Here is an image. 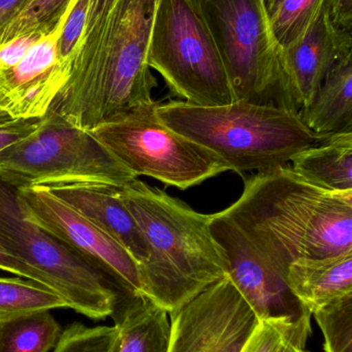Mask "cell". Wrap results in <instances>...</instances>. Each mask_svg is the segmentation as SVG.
Listing matches in <instances>:
<instances>
[{
  "instance_id": "cell-16",
  "label": "cell",
  "mask_w": 352,
  "mask_h": 352,
  "mask_svg": "<svg viewBox=\"0 0 352 352\" xmlns=\"http://www.w3.org/2000/svg\"><path fill=\"white\" fill-rule=\"evenodd\" d=\"M287 283L310 314L352 294V252L322 258H302L287 268Z\"/></svg>"
},
{
  "instance_id": "cell-15",
  "label": "cell",
  "mask_w": 352,
  "mask_h": 352,
  "mask_svg": "<svg viewBox=\"0 0 352 352\" xmlns=\"http://www.w3.org/2000/svg\"><path fill=\"white\" fill-rule=\"evenodd\" d=\"M119 242L138 267L148 256V248L136 219L119 194L109 184H63L45 188Z\"/></svg>"
},
{
  "instance_id": "cell-11",
  "label": "cell",
  "mask_w": 352,
  "mask_h": 352,
  "mask_svg": "<svg viewBox=\"0 0 352 352\" xmlns=\"http://www.w3.org/2000/svg\"><path fill=\"white\" fill-rule=\"evenodd\" d=\"M17 196L29 219L59 238L103 273L122 295L143 297L140 267L119 242L48 188H17Z\"/></svg>"
},
{
  "instance_id": "cell-19",
  "label": "cell",
  "mask_w": 352,
  "mask_h": 352,
  "mask_svg": "<svg viewBox=\"0 0 352 352\" xmlns=\"http://www.w3.org/2000/svg\"><path fill=\"white\" fill-rule=\"evenodd\" d=\"M300 116L318 134L352 129V53L331 68L315 98Z\"/></svg>"
},
{
  "instance_id": "cell-7",
  "label": "cell",
  "mask_w": 352,
  "mask_h": 352,
  "mask_svg": "<svg viewBox=\"0 0 352 352\" xmlns=\"http://www.w3.org/2000/svg\"><path fill=\"white\" fill-rule=\"evenodd\" d=\"M0 244L39 271L68 308L94 320L113 316L124 297L101 271L27 217L17 188L0 180Z\"/></svg>"
},
{
  "instance_id": "cell-31",
  "label": "cell",
  "mask_w": 352,
  "mask_h": 352,
  "mask_svg": "<svg viewBox=\"0 0 352 352\" xmlns=\"http://www.w3.org/2000/svg\"><path fill=\"white\" fill-rule=\"evenodd\" d=\"M327 14L335 26L352 32V0H328Z\"/></svg>"
},
{
  "instance_id": "cell-14",
  "label": "cell",
  "mask_w": 352,
  "mask_h": 352,
  "mask_svg": "<svg viewBox=\"0 0 352 352\" xmlns=\"http://www.w3.org/2000/svg\"><path fill=\"white\" fill-rule=\"evenodd\" d=\"M59 30L41 37L12 67L0 69V111L12 118H41L48 113L70 66L58 54Z\"/></svg>"
},
{
  "instance_id": "cell-27",
  "label": "cell",
  "mask_w": 352,
  "mask_h": 352,
  "mask_svg": "<svg viewBox=\"0 0 352 352\" xmlns=\"http://www.w3.org/2000/svg\"><path fill=\"white\" fill-rule=\"evenodd\" d=\"M90 0H72L63 24L60 27L57 38V49L60 59L70 63L76 52L88 20Z\"/></svg>"
},
{
  "instance_id": "cell-2",
  "label": "cell",
  "mask_w": 352,
  "mask_h": 352,
  "mask_svg": "<svg viewBox=\"0 0 352 352\" xmlns=\"http://www.w3.org/2000/svg\"><path fill=\"white\" fill-rule=\"evenodd\" d=\"M223 212L287 267L352 252V192L313 186L289 164L247 178L240 198Z\"/></svg>"
},
{
  "instance_id": "cell-10",
  "label": "cell",
  "mask_w": 352,
  "mask_h": 352,
  "mask_svg": "<svg viewBox=\"0 0 352 352\" xmlns=\"http://www.w3.org/2000/svg\"><path fill=\"white\" fill-rule=\"evenodd\" d=\"M227 276L260 322H280L311 334V314L291 292L287 268L262 252L223 211L211 214Z\"/></svg>"
},
{
  "instance_id": "cell-34",
  "label": "cell",
  "mask_w": 352,
  "mask_h": 352,
  "mask_svg": "<svg viewBox=\"0 0 352 352\" xmlns=\"http://www.w3.org/2000/svg\"><path fill=\"white\" fill-rule=\"evenodd\" d=\"M282 0H264L265 6H266L267 12H268L269 16H273L278 8L279 4L281 3Z\"/></svg>"
},
{
  "instance_id": "cell-6",
  "label": "cell",
  "mask_w": 352,
  "mask_h": 352,
  "mask_svg": "<svg viewBox=\"0 0 352 352\" xmlns=\"http://www.w3.org/2000/svg\"><path fill=\"white\" fill-rule=\"evenodd\" d=\"M136 178L91 132L51 111L34 133L0 153V180L17 188L90 184L122 186Z\"/></svg>"
},
{
  "instance_id": "cell-22",
  "label": "cell",
  "mask_w": 352,
  "mask_h": 352,
  "mask_svg": "<svg viewBox=\"0 0 352 352\" xmlns=\"http://www.w3.org/2000/svg\"><path fill=\"white\" fill-rule=\"evenodd\" d=\"M328 0H282L271 16V26L281 47L303 36L327 12Z\"/></svg>"
},
{
  "instance_id": "cell-36",
  "label": "cell",
  "mask_w": 352,
  "mask_h": 352,
  "mask_svg": "<svg viewBox=\"0 0 352 352\" xmlns=\"http://www.w3.org/2000/svg\"><path fill=\"white\" fill-rule=\"evenodd\" d=\"M8 115V113H4V111H0V117H2V116Z\"/></svg>"
},
{
  "instance_id": "cell-13",
  "label": "cell",
  "mask_w": 352,
  "mask_h": 352,
  "mask_svg": "<svg viewBox=\"0 0 352 352\" xmlns=\"http://www.w3.org/2000/svg\"><path fill=\"white\" fill-rule=\"evenodd\" d=\"M352 53V32L335 26L324 12L297 41L280 47L272 95L300 113L315 98L331 68Z\"/></svg>"
},
{
  "instance_id": "cell-21",
  "label": "cell",
  "mask_w": 352,
  "mask_h": 352,
  "mask_svg": "<svg viewBox=\"0 0 352 352\" xmlns=\"http://www.w3.org/2000/svg\"><path fill=\"white\" fill-rule=\"evenodd\" d=\"M60 308H68L65 301L49 287L29 279L0 277V322Z\"/></svg>"
},
{
  "instance_id": "cell-4",
  "label": "cell",
  "mask_w": 352,
  "mask_h": 352,
  "mask_svg": "<svg viewBox=\"0 0 352 352\" xmlns=\"http://www.w3.org/2000/svg\"><path fill=\"white\" fill-rule=\"evenodd\" d=\"M156 111L165 125L212 151L238 173L289 165L298 153L330 135L315 133L300 113L272 103L238 100L198 107L171 100L157 103Z\"/></svg>"
},
{
  "instance_id": "cell-5",
  "label": "cell",
  "mask_w": 352,
  "mask_h": 352,
  "mask_svg": "<svg viewBox=\"0 0 352 352\" xmlns=\"http://www.w3.org/2000/svg\"><path fill=\"white\" fill-rule=\"evenodd\" d=\"M147 60L172 93L185 102L217 107L235 101L222 56L200 0H158Z\"/></svg>"
},
{
  "instance_id": "cell-30",
  "label": "cell",
  "mask_w": 352,
  "mask_h": 352,
  "mask_svg": "<svg viewBox=\"0 0 352 352\" xmlns=\"http://www.w3.org/2000/svg\"><path fill=\"white\" fill-rule=\"evenodd\" d=\"M0 269L6 271V272L18 275V276L23 277V278L35 281V283L45 285V287L50 289L47 279L39 271L35 270L32 267L21 261L20 258L12 256L1 244H0Z\"/></svg>"
},
{
  "instance_id": "cell-23",
  "label": "cell",
  "mask_w": 352,
  "mask_h": 352,
  "mask_svg": "<svg viewBox=\"0 0 352 352\" xmlns=\"http://www.w3.org/2000/svg\"><path fill=\"white\" fill-rule=\"evenodd\" d=\"M72 0H31L22 14L8 27L1 43L22 35L45 36L63 24Z\"/></svg>"
},
{
  "instance_id": "cell-33",
  "label": "cell",
  "mask_w": 352,
  "mask_h": 352,
  "mask_svg": "<svg viewBox=\"0 0 352 352\" xmlns=\"http://www.w3.org/2000/svg\"><path fill=\"white\" fill-rule=\"evenodd\" d=\"M118 0H90L89 3L88 20H87L86 30L103 18L115 6ZM84 32V33H85Z\"/></svg>"
},
{
  "instance_id": "cell-17",
  "label": "cell",
  "mask_w": 352,
  "mask_h": 352,
  "mask_svg": "<svg viewBox=\"0 0 352 352\" xmlns=\"http://www.w3.org/2000/svg\"><path fill=\"white\" fill-rule=\"evenodd\" d=\"M112 318L117 330L111 352H167L169 314L145 297H123Z\"/></svg>"
},
{
  "instance_id": "cell-20",
  "label": "cell",
  "mask_w": 352,
  "mask_h": 352,
  "mask_svg": "<svg viewBox=\"0 0 352 352\" xmlns=\"http://www.w3.org/2000/svg\"><path fill=\"white\" fill-rule=\"evenodd\" d=\"M51 311H39L0 322V352H50L61 338Z\"/></svg>"
},
{
  "instance_id": "cell-26",
  "label": "cell",
  "mask_w": 352,
  "mask_h": 352,
  "mask_svg": "<svg viewBox=\"0 0 352 352\" xmlns=\"http://www.w3.org/2000/svg\"><path fill=\"white\" fill-rule=\"evenodd\" d=\"M310 333L280 322H260L243 352H282L289 344L305 347Z\"/></svg>"
},
{
  "instance_id": "cell-24",
  "label": "cell",
  "mask_w": 352,
  "mask_h": 352,
  "mask_svg": "<svg viewBox=\"0 0 352 352\" xmlns=\"http://www.w3.org/2000/svg\"><path fill=\"white\" fill-rule=\"evenodd\" d=\"M322 335L326 352H352V294L312 312Z\"/></svg>"
},
{
  "instance_id": "cell-29",
  "label": "cell",
  "mask_w": 352,
  "mask_h": 352,
  "mask_svg": "<svg viewBox=\"0 0 352 352\" xmlns=\"http://www.w3.org/2000/svg\"><path fill=\"white\" fill-rule=\"evenodd\" d=\"M41 35H22L0 45V69H6L18 63L31 47L41 38Z\"/></svg>"
},
{
  "instance_id": "cell-25",
  "label": "cell",
  "mask_w": 352,
  "mask_h": 352,
  "mask_svg": "<svg viewBox=\"0 0 352 352\" xmlns=\"http://www.w3.org/2000/svg\"><path fill=\"white\" fill-rule=\"evenodd\" d=\"M116 335L115 326L87 327L72 322L64 329L52 352H111Z\"/></svg>"
},
{
  "instance_id": "cell-3",
  "label": "cell",
  "mask_w": 352,
  "mask_h": 352,
  "mask_svg": "<svg viewBox=\"0 0 352 352\" xmlns=\"http://www.w3.org/2000/svg\"><path fill=\"white\" fill-rule=\"evenodd\" d=\"M148 248L140 265L143 297L167 314L227 276V265L211 232V214L194 210L138 178L119 186Z\"/></svg>"
},
{
  "instance_id": "cell-8",
  "label": "cell",
  "mask_w": 352,
  "mask_h": 352,
  "mask_svg": "<svg viewBox=\"0 0 352 352\" xmlns=\"http://www.w3.org/2000/svg\"><path fill=\"white\" fill-rule=\"evenodd\" d=\"M154 100L99 126L91 134L134 176L187 190L231 171L212 151L165 125Z\"/></svg>"
},
{
  "instance_id": "cell-32",
  "label": "cell",
  "mask_w": 352,
  "mask_h": 352,
  "mask_svg": "<svg viewBox=\"0 0 352 352\" xmlns=\"http://www.w3.org/2000/svg\"><path fill=\"white\" fill-rule=\"evenodd\" d=\"M31 0H0V41Z\"/></svg>"
},
{
  "instance_id": "cell-12",
  "label": "cell",
  "mask_w": 352,
  "mask_h": 352,
  "mask_svg": "<svg viewBox=\"0 0 352 352\" xmlns=\"http://www.w3.org/2000/svg\"><path fill=\"white\" fill-rule=\"evenodd\" d=\"M169 316L167 352H243L260 324L227 275Z\"/></svg>"
},
{
  "instance_id": "cell-35",
  "label": "cell",
  "mask_w": 352,
  "mask_h": 352,
  "mask_svg": "<svg viewBox=\"0 0 352 352\" xmlns=\"http://www.w3.org/2000/svg\"><path fill=\"white\" fill-rule=\"evenodd\" d=\"M282 352H309L306 351L305 347L299 346L296 344H289Z\"/></svg>"
},
{
  "instance_id": "cell-18",
  "label": "cell",
  "mask_w": 352,
  "mask_h": 352,
  "mask_svg": "<svg viewBox=\"0 0 352 352\" xmlns=\"http://www.w3.org/2000/svg\"><path fill=\"white\" fill-rule=\"evenodd\" d=\"M291 170L306 182L331 192H352V129L331 133L298 153Z\"/></svg>"
},
{
  "instance_id": "cell-28",
  "label": "cell",
  "mask_w": 352,
  "mask_h": 352,
  "mask_svg": "<svg viewBox=\"0 0 352 352\" xmlns=\"http://www.w3.org/2000/svg\"><path fill=\"white\" fill-rule=\"evenodd\" d=\"M43 118H12L10 115L0 117V153L34 133Z\"/></svg>"
},
{
  "instance_id": "cell-1",
  "label": "cell",
  "mask_w": 352,
  "mask_h": 352,
  "mask_svg": "<svg viewBox=\"0 0 352 352\" xmlns=\"http://www.w3.org/2000/svg\"><path fill=\"white\" fill-rule=\"evenodd\" d=\"M157 2L118 0L84 33L49 111L90 132L153 101L147 56Z\"/></svg>"
},
{
  "instance_id": "cell-9",
  "label": "cell",
  "mask_w": 352,
  "mask_h": 352,
  "mask_svg": "<svg viewBox=\"0 0 352 352\" xmlns=\"http://www.w3.org/2000/svg\"><path fill=\"white\" fill-rule=\"evenodd\" d=\"M200 4L235 101L262 103L272 95L280 53L264 0H200Z\"/></svg>"
}]
</instances>
